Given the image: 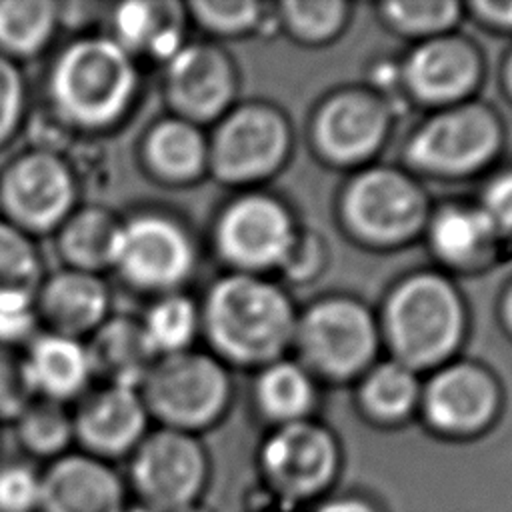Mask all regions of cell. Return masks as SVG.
Listing matches in <instances>:
<instances>
[{"mask_svg":"<svg viewBox=\"0 0 512 512\" xmlns=\"http://www.w3.org/2000/svg\"><path fill=\"white\" fill-rule=\"evenodd\" d=\"M140 88L136 58L108 34H82L68 42L46 78L56 120L72 130L102 132L124 120Z\"/></svg>","mask_w":512,"mask_h":512,"instance_id":"1","label":"cell"},{"mask_svg":"<svg viewBox=\"0 0 512 512\" xmlns=\"http://www.w3.org/2000/svg\"><path fill=\"white\" fill-rule=\"evenodd\" d=\"M296 312L276 284L234 272L216 280L200 308V326L212 348L244 366H268L294 344Z\"/></svg>","mask_w":512,"mask_h":512,"instance_id":"2","label":"cell"},{"mask_svg":"<svg viewBox=\"0 0 512 512\" xmlns=\"http://www.w3.org/2000/svg\"><path fill=\"white\" fill-rule=\"evenodd\" d=\"M464 304L456 286L436 272L402 280L386 300L382 330L392 360L410 370L442 364L462 342Z\"/></svg>","mask_w":512,"mask_h":512,"instance_id":"3","label":"cell"},{"mask_svg":"<svg viewBox=\"0 0 512 512\" xmlns=\"http://www.w3.org/2000/svg\"><path fill=\"white\" fill-rule=\"evenodd\" d=\"M138 392L162 428L190 434L222 414L230 380L216 356L186 350L156 358Z\"/></svg>","mask_w":512,"mask_h":512,"instance_id":"4","label":"cell"},{"mask_svg":"<svg viewBox=\"0 0 512 512\" xmlns=\"http://www.w3.org/2000/svg\"><path fill=\"white\" fill-rule=\"evenodd\" d=\"M76 202V172L56 150L30 148L0 172L2 218L30 236L56 232Z\"/></svg>","mask_w":512,"mask_h":512,"instance_id":"5","label":"cell"},{"mask_svg":"<svg viewBox=\"0 0 512 512\" xmlns=\"http://www.w3.org/2000/svg\"><path fill=\"white\" fill-rule=\"evenodd\" d=\"M378 340L380 332L372 314L350 298L314 302L296 320L294 344L306 366L334 380L366 370L378 350Z\"/></svg>","mask_w":512,"mask_h":512,"instance_id":"6","label":"cell"},{"mask_svg":"<svg viewBox=\"0 0 512 512\" xmlns=\"http://www.w3.org/2000/svg\"><path fill=\"white\" fill-rule=\"evenodd\" d=\"M502 126L484 104H454L416 128L406 144L408 160L434 176H468L500 148Z\"/></svg>","mask_w":512,"mask_h":512,"instance_id":"7","label":"cell"},{"mask_svg":"<svg viewBox=\"0 0 512 512\" xmlns=\"http://www.w3.org/2000/svg\"><path fill=\"white\" fill-rule=\"evenodd\" d=\"M194 268V244L182 224L158 212H140L120 224L112 266L128 286L168 294Z\"/></svg>","mask_w":512,"mask_h":512,"instance_id":"8","label":"cell"},{"mask_svg":"<svg viewBox=\"0 0 512 512\" xmlns=\"http://www.w3.org/2000/svg\"><path fill=\"white\" fill-rule=\"evenodd\" d=\"M342 216L354 236L368 244H400L426 222L420 186L404 172L374 166L354 176L342 194Z\"/></svg>","mask_w":512,"mask_h":512,"instance_id":"9","label":"cell"},{"mask_svg":"<svg viewBox=\"0 0 512 512\" xmlns=\"http://www.w3.org/2000/svg\"><path fill=\"white\" fill-rule=\"evenodd\" d=\"M204 478V450L188 432L154 430L130 454V488L138 496V504L154 512H176L190 506Z\"/></svg>","mask_w":512,"mask_h":512,"instance_id":"10","label":"cell"},{"mask_svg":"<svg viewBox=\"0 0 512 512\" xmlns=\"http://www.w3.org/2000/svg\"><path fill=\"white\" fill-rule=\"evenodd\" d=\"M290 130L284 116L264 104L228 112L208 142V168L230 184L270 176L286 158Z\"/></svg>","mask_w":512,"mask_h":512,"instance_id":"11","label":"cell"},{"mask_svg":"<svg viewBox=\"0 0 512 512\" xmlns=\"http://www.w3.org/2000/svg\"><path fill=\"white\" fill-rule=\"evenodd\" d=\"M296 230L288 210L266 194H246L220 214L216 246L238 272L256 274L284 262Z\"/></svg>","mask_w":512,"mask_h":512,"instance_id":"12","label":"cell"},{"mask_svg":"<svg viewBox=\"0 0 512 512\" xmlns=\"http://www.w3.org/2000/svg\"><path fill=\"white\" fill-rule=\"evenodd\" d=\"M236 78L228 56L212 44H184L164 70V96L174 116L202 124L224 114Z\"/></svg>","mask_w":512,"mask_h":512,"instance_id":"13","label":"cell"},{"mask_svg":"<svg viewBox=\"0 0 512 512\" xmlns=\"http://www.w3.org/2000/svg\"><path fill=\"white\" fill-rule=\"evenodd\" d=\"M148 410L136 388L102 384L86 392L72 412L74 442L82 452L112 462L140 444L148 434Z\"/></svg>","mask_w":512,"mask_h":512,"instance_id":"14","label":"cell"},{"mask_svg":"<svg viewBox=\"0 0 512 512\" xmlns=\"http://www.w3.org/2000/svg\"><path fill=\"white\" fill-rule=\"evenodd\" d=\"M388 128V108L378 94L344 90L320 106L312 124V136L326 160L358 164L378 152Z\"/></svg>","mask_w":512,"mask_h":512,"instance_id":"15","label":"cell"},{"mask_svg":"<svg viewBox=\"0 0 512 512\" xmlns=\"http://www.w3.org/2000/svg\"><path fill=\"white\" fill-rule=\"evenodd\" d=\"M338 450L332 434L308 420L282 424L264 444L262 464L286 496L306 498L324 488L336 472Z\"/></svg>","mask_w":512,"mask_h":512,"instance_id":"16","label":"cell"},{"mask_svg":"<svg viewBox=\"0 0 512 512\" xmlns=\"http://www.w3.org/2000/svg\"><path fill=\"white\" fill-rule=\"evenodd\" d=\"M126 480L82 450L66 452L40 470L38 512H124Z\"/></svg>","mask_w":512,"mask_h":512,"instance_id":"17","label":"cell"},{"mask_svg":"<svg viewBox=\"0 0 512 512\" xmlns=\"http://www.w3.org/2000/svg\"><path fill=\"white\" fill-rule=\"evenodd\" d=\"M426 420L446 434H474L496 414L500 404L494 376L472 362L442 366L420 394Z\"/></svg>","mask_w":512,"mask_h":512,"instance_id":"18","label":"cell"},{"mask_svg":"<svg viewBox=\"0 0 512 512\" xmlns=\"http://www.w3.org/2000/svg\"><path fill=\"white\" fill-rule=\"evenodd\" d=\"M482 62L476 46L460 36H436L416 46L404 62L408 90L428 104H456L480 82Z\"/></svg>","mask_w":512,"mask_h":512,"instance_id":"19","label":"cell"},{"mask_svg":"<svg viewBox=\"0 0 512 512\" xmlns=\"http://www.w3.org/2000/svg\"><path fill=\"white\" fill-rule=\"evenodd\" d=\"M34 306L48 332L82 340L110 318V290L100 274L64 268L44 276Z\"/></svg>","mask_w":512,"mask_h":512,"instance_id":"20","label":"cell"},{"mask_svg":"<svg viewBox=\"0 0 512 512\" xmlns=\"http://www.w3.org/2000/svg\"><path fill=\"white\" fill-rule=\"evenodd\" d=\"M34 398L60 404L80 400L92 380V366L84 340L56 332H38L22 352Z\"/></svg>","mask_w":512,"mask_h":512,"instance_id":"21","label":"cell"},{"mask_svg":"<svg viewBox=\"0 0 512 512\" xmlns=\"http://www.w3.org/2000/svg\"><path fill=\"white\" fill-rule=\"evenodd\" d=\"M108 24V36L134 58L146 54L166 64L186 44L184 14L172 2H122L112 8Z\"/></svg>","mask_w":512,"mask_h":512,"instance_id":"22","label":"cell"},{"mask_svg":"<svg viewBox=\"0 0 512 512\" xmlns=\"http://www.w3.org/2000/svg\"><path fill=\"white\" fill-rule=\"evenodd\" d=\"M84 344L92 374L102 380V384L138 390L156 362V354L136 318L110 316Z\"/></svg>","mask_w":512,"mask_h":512,"instance_id":"23","label":"cell"},{"mask_svg":"<svg viewBox=\"0 0 512 512\" xmlns=\"http://www.w3.org/2000/svg\"><path fill=\"white\" fill-rule=\"evenodd\" d=\"M140 156L154 178L170 184L190 182L208 168V142L198 124L168 116L148 128Z\"/></svg>","mask_w":512,"mask_h":512,"instance_id":"24","label":"cell"},{"mask_svg":"<svg viewBox=\"0 0 512 512\" xmlns=\"http://www.w3.org/2000/svg\"><path fill=\"white\" fill-rule=\"evenodd\" d=\"M122 220L102 206L76 208L56 230V250L66 268L100 274L112 266Z\"/></svg>","mask_w":512,"mask_h":512,"instance_id":"25","label":"cell"},{"mask_svg":"<svg viewBox=\"0 0 512 512\" xmlns=\"http://www.w3.org/2000/svg\"><path fill=\"white\" fill-rule=\"evenodd\" d=\"M496 226L482 208L450 206L440 210L428 224L432 250L452 266L478 262L494 244Z\"/></svg>","mask_w":512,"mask_h":512,"instance_id":"26","label":"cell"},{"mask_svg":"<svg viewBox=\"0 0 512 512\" xmlns=\"http://www.w3.org/2000/svg\"><path fill=\"white\" fill-rule=\"evenodd\" d=\"M58 26V2L0 0V54L14 62L32 58L48 46Z\"/></svg>","mask_w":512,"mask_h":512,"instance_id":"27","label":"cell"},{"mask_svg":"<svg viewBox=\"0 0 512 512\" xmlns=\"http://www.w3.org/2000/svg\"><path fill=\"white\" fill-rule=\"evenodd\" d=\"M258 406L282 424L302 420L314 404V382L302 364L276 360L264 366L256 386Z\"/></svg>","mask_w":512,"mask_h":512,"instance_id":"28","label":"cell"},{"mask_svg":"<svg viewBox=\"0 0 512 512\" xmlns=\"http://www.w3.org/2000/svg\"><path fill=\"white\" fill-rule=\"evenodd\" d=\"M140 326L156 358L186 352L200 328V308L192 298L168 292L152 302Z\"/></svg>","mask_w":512,"mask_h":512,"instance_id":"29","label":"cell"},{"mask_svg":"<svg viewBox=\"0 0 512 512\" xmlns=\"http://www.w3.org/2000/svg\"><path fill=\"white\" fill-rule=\"evenodd\" d=\"M14 428L22 450L48 462L70 452L74 442L72 412L66 404L44 398H34L14 420Z\"/></svg>","mask_w":512,"mask_h":512,"instance_id":"30","label":"cell"},{"mask_svg":"<svg viewBox=\"0 0 512 512\" xmlns=\"http://www.w3.org/2000/svg\"><path fill=\"white\" fill-rule=\"evenodd\" d=\"M420 398L414 370L388 360L370 368L360 386V400L366 412L380 420H400L412 412Z\"/></svg>","mask_w":512,"mask_h":512,"instance_id":"31","label":"cell"},{"mask_svg":"<svg viewBox=\"0 0 512 512\" xmlns=\"http://www.w3.org/2000/svg\"><path fill=\"white\" fill-rule=\"evenodd\" d=\"M42 280L44 266L32 236L0 218V294L36 296Z\"/></svg>","mask_w":512,"mask_h":512,"instance_id":"32","label":"cell"},{"mask_svg":"<svg viewBox=\"0 0 512 512\" xmlns=\"http://www.w3.org/2000/svg\"><path fill=\"white\" fill-rule=\"evenodd\" d=\"M384 18L400 34L436 38L448 34V30L460 18V4L452 0H410L388 2L382 6Z\"/></svg>","mask_w":512,"mask_h":512,"instance_id":"33","label":"cell"},{"mask_svg":"<svg viewBox=\"0 0 512 512\" xmlns=\"http://www.w3.org/2000/svg\"><path fill=\"white\" fill-rule=\"evenodd\" d=\"M348 4L338 0H290L282 4V20L302 42H326L346 22Z\"/></svg>","mask_w":512,"mask_h":512,"instance_id":"34","label":"cell"},{"mask_svg":"<svg viewBox=\"0 0 512 512\" xmlns=\"http://www.w3.org/2000/svg\"><path fill=\"white\" fill-rule=\"evenodd\" d=\"M188 10L204 30L220 36L244 34L262 20V6L248 0H200L190 2Z\"/></svg>","mask_w":512,"mask_h":512,"instance_id":"35","label":"cell"},{"mask_svg":"<svg viewBox=\"0 0 512 512\" xmlns=\"http://www.w3.org/2000/svg\"><path fill=\"white\" fill-rule=\"evenodd\" d=\"M40 470L28 462L0 464V512H38Z\"/></svg>","mask_w":512,"mask_h":512,"instance_id":"36","label":"cell"},{"mask_svg":"<svg viewBox=\"0 0 512 512\" xmlns=\"http://www.w3.org/2000/svg\"><path fill=\"white\" fill-rule=\"evenodd\" d=\"M34 400L22 354L0 346V422H12Z\"/></svg>","mask_w":512,"mask_h":512,"instance_id":"37","label":"cell"},{"mask_svg":"<svg viewBox=\"0 0 512 512\" xmlns=\"http://www.w3.org/2000/svg\"><path fill=\"white\" fill-rule=\"evenodd\" d=\"M28 106L26 80L20 66L0 54V148L20 128Z\"/></svg>","mask_w":512,"mask_h":512,"instance_id":"38","label":"cell"},{"mask_svg":"<svg viewBox=\"0 0 512 512\" xmlns=\"http://www.w3.org/2000/svg\"><path fill=\"white\" fill-rule=\"evenodd\" d=\"M38 324L34 296L0 294V346L28 344L38 334Z\"/></svg>","mask_w":512,"mask_h":512,"instance_id":"39","label":"cell"},{"mask_svg":"<svg viewBox=\"0 0 512 512\" xmlns=\"http://www.w3.org/2000/svg\"><path fill=\"white\" fill-rule=\"evenodd\" d=\"M320 260V238L296 234L280 268L294 280H306L308 276L316 274V270L320 268Z\"/></svg>","mask_w":512,"mask_h":512,"instance_id":"40","label":"cell"},{"mask_svg":"<svg viewBox=\"0 0 512 512\" xmlns=\"http://www.w3.org/2000/svg\"><path fill=\"white\" fill-rule=\"evenodd\" d=\"M482 210L496 230L512 232V170L500 174L484 194Z\"/></svg>","mask_w":512,"mask_h":512,"instance_id":"41","label":"cell"},{"mask_svg":"<svg viewBox=\"0 0 512 512\" xmlns=\"http://www.w3.org/2000/svg\"><path fill=\"white\" fill-rule=\"evenodd\" d=\"M472 8L490 26L512 30V2H474Z\"/></svg>","mask_w":512,"mask_h":512,"instance_id":"42","label":"cell"},{"mask_svg":"<svg viewBox=\"0 0 512 512\" xmlns=\"http://www.w3.org/2000/svg\"><path fill=\"white\" fill-rule=\"evenodd\" d=\"M318 512H374L368 504L356 498H340L324 504Z\"/></svg>","mask_w":512,"mask_h":512,"instance_id":"43","label":"cell"},{"mask_svg":"<svg viewBox=\"0 0 512 512\" xmlns=\"http://www.w3.org/2000/svg\"><path fill=\"white\" fill-rule=\"evenodd\" d=\"M502 318H504V324L508 326V330L512 334V284L508 286V290L504 294V300H502Z\"/></svg>","mask_w":512,"mask_h":512,"instance_id":"44","label":"cell"},{"mask_svg":"<svg viewBox=\"0 0 512 512\" xmlns=\"http://www.w3.org/2000/svg\"><path fill=\"white\" fill-rule=\"evenodd\" d=\"M504 86H506L508 94L512 96V52H510V56L506 58V64H504Z\"/></svg>","mask_w":512,"mask_h":512,"instance_id":"45","label":"cell"},{"mask_svg":"<svg viewBox=\"0 0 512 512\" xmlns=\"http://www.w3.org/2000/svg\"><path fill=\"white\" fill-rule=\"evenodd\" d=\"M124 512H154L152 508H148V506H144V504H130V506H126L124 508Z\"/></svg>","mask_w":512,"mask_h":512,"instance_id":"46","label":"cell"},{"mask_svg":"<svg viewBox=\"0 0 512 512\" xmlns=\"http://www.w3.org/2000/svg\"><path fill=\"white\" fill-rule=\"evenodd\" d=\"M176 512H206V510H202V508L190 504V506H186V508H182V510H176Z\"/></svg>","mask_w":512,"mask_h":512,"instance_id":"47","label":"cell"}]
</instances>
